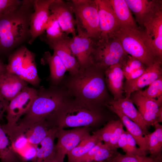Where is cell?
Listing matches in <instances>:
<instances>
[{"mask_svg": "<svg viewBox=\"0 0 162 162\" xmlns=\"http://www.w3.org/2000/svg\"><path fill=\"white\" fill-rule=\"evenodd\" d=\"M34 0H23L16 8L0 16V56H9L30 40V21Z\"/></svg>", "mask_w": 162, "mask_h": 162, "instance_id": "cell-1", "label": "cell"}, {"mask_svg": "<svg viewBox=\"0 0 162 162\" xmlns=\"http://www.w3.org/2000/svg\"><path fill=\"white\" fill-rule=\"evenodd\" d=\"M105 70L93 64L75 75L65 76L61 84L71 97L89 104L104 105L107 96Z\"/></svg>", "mask_w": 162, "mask_h": 162, "instance_id": "cell-2", "label": "cell"}, {"mask_svg": "<svg viewBox=\"0 0 162 162\" xmlns=\"http://www.w3.org/2000/svg\"><path fill=\"white\" fill-rule=\"evenodd\" d=\"M100 106L70 97L46 120L51 128L88 126L92 128L99 124L103 120Z\"/></svg>", "mask_w": 162, "mask_h": 162, "instance_id": "cell-3", "label": "cell"}, {"mask_svg": "<svg viewBox=\"0 0 162 162\" xmlns=\"http://www.w3.org/2000/svg\"><path fill=\"white\" fill-rule=\"evenodd\" d=\"M36 97L30 107L13 128L18 134L22 135L31 126L46 120L70 97L62 85L37 90Z\"/></svg>", "mask_w": 162, "mask_h": 162, "instance_id": "cell-4", "label": "cell"}, {"mask_svg": "<svg viewBox=\"0 0 162 162\" xmlns=\"http://www.w3.org/2000/svg\"><path fill=\"white\" fill-rule=\"evenodd\" d=\"M115 37L118 39L128 54L139 60L146 67L158 59L154 55L145 32L120 28Z\"/></svg>", "mask_w": 162, "mask_h": 162, "instance_id": "cell-5", "label": "cell"}, {"mask_svg": "<svg viewBox=\"0 0 162 162\" xmlns=\"http://www.w3.org/2000/svg\"><path fill=\"white\" fill-rule=\"evenodd\" d=\"M35 54L24 45H21L8 56L6 72L16 75L28 83L37 87L41 80L38 75Z\"/></svg>", "mask_w": 162, "mask_h": 162, "instance_id": "cell-6", "label": "cell"}, {"mask_svg": "<svg viewBox=\"0 0 162 162\" xmlns=\"http://www.w3.org/2000/svg\"><path fill=\"white\" fill-rule=\"evenodd\" d=\"M128 55L114 37L94 40L91 57L93 64L105 70L112 65L121 64Z\"/></svg>", "mask_w": 162, "mask_h": 162, "instance_id": "cell-7", "label": "cell"}, {"mask_svg": "<svg viewBox=\"0 0 162 162\" xmlns=\"http://www.w3.org/2000/svg\"><path fill=\"white\" fill-rule=\"evenodd\" d=\"M76 26L94 40L99 38L98 6L96 0H71Z\"/></svg>", "mask_w": 162, "mask_h": 162, "instance_id": "cell-8", "label": "cell"}, {"mask_svg": "<svg viewBox=\"0 0 162 162\" xmlns=\"http://www.w3.org/2000/svg\"><path fill=\"white\" fill-rule=\"evenodd\" d=\"M37 93V90L27 86L10 101L6 111L7 122L1 125L4 130L12 128L16 125L20 117L30 107Z\"/></svg>", "mask_w": 162, "mask_h": 162, "instance_id": "cell-9", "label": "cell"}, {"mask_svg": "<svg viewBox=\"0 0 162 162\" xmlns=\"http://www.w3.org/2000/svg\"><path fill=\"white\" fill-rule=\"evenodd\" d=\"M91 129L88 126L77 127L69 130L58 128L56 152L64 158L65 155L91 136L90 132Z\"/></svg>", "mask_w": 162, "mask_h": 162, "instance_id": "cell-10", "label": "cell"}, {"mask_svg": "<svg viewBox=\"0 0 162 162\" xmlns=\"http://www.w3.org/2000/svg\"><path fill=\"white\" fill-rule=\"evenodd\" d=\"M76 27L77 34L75 36L70 38L68 44L78 61L79 71H82L93 64L91 56L94 40Z\"/></svg>", "mask_w": 162, "mask_h": 162, "instance_id": "cell-11", "label": "cell"}, {"mask_svg": "<svg viewBox=\"0 0 162 162\" xmlns=\"http://www.w3.org/2000/svg\"><path fill=\"white\" fill-rule=\"evenodd\" d=\"M54 0H34V11L31 15L30 30L31 38L28 43L32 44L36 38L45 32L51 14L50 5Z\"/></svg>", "mask_w": 162, "mask_h": 162, "instance_id": "cell-12", "label": "cell"}, {"mask_svg": "<svg viewBox=\"0 0 162 162\" xmlns=\"http://www.w3.org/2000/svg\"><path fill=\"white\" fill-rule=\"evenodd\" d=\"M49 9L51 14L56 17L62 31L68 35L70 34L72 37L75 36L76 22L70 1L54 0L50 5Z\"/></svg>", "mask_w": 162, "mask_h": 162, "instance_id": "cell-13", "label": "cell"}, {"mask_svg": "<svg viewBox=\"0 0 162 162\" xmlns=\"http://www.w3.org/2000/svg\"><path fill=\"white\" fill-rule=\"evenodd\" d=\"M146 37L156 58L162 60V6L144 24Z\"/></svg>", "mask_w": 162, "mask_h": 162, "instance_id": "cell-14", "label": "cell"}, {"mask_svg": "<svg viewBox=\"0 0 162 162\" xmlns=\"http://www.w3.org/2000/svg\"><path fill=\"white\" fill-rule=\"evenodd\" d=\"M96 1L100 32L99 38L115 37L120 28L109 0H96Z\"/></svg>", "mask_w": 162, "mask_h": 162, "instance_id": "cell-15", "label": "cell"}, {"mask_svg": "<svg viewBox=\"0 0 162 162\" xmlns=\"http://www.w3.org/2000/svg\"><path fill=\"white\" fill-rule=\"evenodd\" d=\"M162 61L157 59L154 63L146 68L144 72L137 78L126 80L123 84L125 98H130L133 93L141 90L162 77Z\"/></svg>", "mask_w": 162, "mask_h": 162, "instance_id": "cell-16", "label": "cell"}, {"mask_svg": "<svg viewBox=\"0 0 162 162\" xmlns=\"http://www.w3.org/2000/svg\"><path fill=\"white\" fill-rule=\"evenodd\" d=\"M130 98L136 106L145 122L149 126H153L157 122L158 114L162 106V101L147 98L137 92L131 94Z\"/></svg>", "mask_w": 162, "mask_h": 162, "instance_id": "cell-17", "label": "cell"}, {"mask_svg": "<svg viewBox=\"0 0 162 162\" xmlns=\"http://www.w3.org/2000/svg\"><path fill=\"white\" fill-rule=\"evenodd\" d=\"M70 37L46 44L59 57L64 65L69 75L77 74L80 70L78 61L73 53L68 44Z\"/></svg>", "mask_w": 162, "mask_h": 162, "instance_id": "cell-18", "label": "cell"}, {"mask_svg": "<svg viewBox=\"0 0 162 162\" xmlns=\"http://www.w3.org/2000/svg\"><path fill=\"white\" fill-rule=\"evenodd\" d=\"M104 105L110 106L121 112L140 127L144 136L149 134L148 131L149 126L135 108L130 98L125 97L117 100H113L107 101Z\"/></svg>", "mask_w": 162, "mask_h": 162, "instance_id": "cell-19", "label": "cell"}, {"mask_svg": "<svg viewBox=\"0 0 162 162\" xmlns=\"http://www.w3.org/2000/svg\"><path fill=\"white\" fill-rule=\"evenodd\" d=\"M135 15V20L143 26L146 20L162 6L160 0H125Z\"/></svg>", "mask_w": 162, "mask_h": 162, "instance_id": "cell-20", "label": "cell"}, {"mask_svg": "<svg viewBox=\"0 0 162 162\" xmlns=\"http://www.w3.org/2000/svg\"><path fill=\"white\" fill-rule=\"evenodd\" d=\"M26 81L13 74L7 72L0 74V94L10 101L28 86Z\"/></svg>", "mask_w": 162, "mask_h": 162, "instance_id": "cell-21", "label": "cell"}, {"mask_svg": "<svg viewBox=\"0 0 162 162\" xmlns=\"http://www.w3.org/2000/svg\"><path fill=\"white\" fill-rule=\"evenodd\" d=\"M106 86L114 97V100L124 98L123 80L124 76L121 64L118 63L112 65L104 71Z\"/></svg>", "mask_w": 162, "mask_h": 162, "instance_id": "cell-22", "label": "cell"}, {"mask_svg": "<svg viewBox=\"0 0 162 162\" xmlns=\"http://www.w3.org/2000/svg\"><path fill=\"white\" fill-rule=\"evenodd\" d=\"M43 65L48 64L50 70L48 78L50 86L60 85L64 80L66 69L58 55L55 52L52 55L48 51L45 52L40 60Z\"/></svg>", "mask_w": 162, "mask_h": 162, "instance_id": "cell-23", "label": "cell"}, {"mask_svg": "<svg viewBox=\"0 0 162 162\" xmlns=\"http://www.w3.org/2000/svg\"><path fill=\"white\" fill-rule=\"evenodd\" d=\"M120 28L140 30L125 0H109Z\"/></svg>", "mask_w": 162, "mask_h": 162, "instance_id": "cell-24", "label": "cell"}, {"mask_svg": "<svg viewBox=\"0 0 162 162\" xmlns=\"http://www.w3.org/2000/svg\"><path fill=\"white\" fill-rule=\"evenodd\" d=\"M105 106L118 116L123 125L126 128L127 131L134 139L139 148L146 154L148 152V139L146 135L143 136L144 134L140 127L120 111L110 106Z\"/></svg>", "mask_w": 162, "mask_h": 162, "instance_id": "cell-25", "label": "cell"}, {"mask_svg": "<svg viewBox=\"0 0 162 162\" xmlns=\"http://www.w3.org/2000/svg\"><path fill=\"white\" fill-rule=\"evenodd\" d=\"M57 130V128L56 127L49 130L47 135L40 143V147L36 149L32 162H45L56 153L54 140Z\"/></svg>", "mask_w": 162, "mask_h": 162, "instance_id": "cell-26", "label": "cell"}, {"mask_svg": "<svg viewBox=\"0 0 162 162\" xmlns=\"http://www.w3.org/2000/svg\"><path fill=\"white\" fill-rule=\"evenodd\" d=\"M0 159L1 162H26L13 146L8 135L0 125Z\"/></svg>", "mask_w": 162, "mask_h": 162, "instance_id": "cell-27", "label": "cell"}, {"mask_svg": "<svg viewBox=\"0 0 162 162\" xmlns=\"http://www.w3.org/2000/svg\"><path fill=\"white\" fill-rule=\"evenodd\" d=\"M51 128L46 120L30 126L22 136L26 139L30 145L36 150L38 146L47 135Z\"/></svg>", "mask_w": 162, "mask_h": 162, "instance_id": "cell-28", "label": "cell"}, {"mask_svg": "<svg viewBox=\"0 0 162 162\" xmlns=\"http://www.w3.org/2000/svg\"><path fill=\"white\" fill-rule=\"evenodd\" d=\"M44 35L42 34L40 37L41 39L46 43L65 39L69 37L62 31L56 17L51 14Z\"/></svg>", "mask_w": 162, "mask_h": 162, "instance_id": "cell-29", "label": "cell"}, {"mask_svg": "<svg viewBox=\"0 0 162 162\" xmlns=\"http://www.w3.org/2000/svg\"><path fill=\"white\" fill-rule=\"evenodd\" d=\"M100 141L93 134L79 144L67 154L68 162H77Z\"/></svg>", "mask_w": 162, "mask_h": 162, "instance_id": "cell-30", "label": "cell"}, {"mask_svg": "<svg viewBox=\"0 0 162 162\" xmlns=\"http://www.w3.org/2000/svg\"><path fill=\"white\" fill-rule=\"evenodd\" d=\"M155 130L145 135L148 139L147 152L150 157H154L161 153L162 149V125L155 122L153 125Z\"/></svg>", "mask_w": 162, "mask_h": 162, "instance_id": "cell-31", "label": "cell"}, {"mask_svg": "<svg viewBox=\"0 0 162 162\" xmlns=\"http://www.w3.org/2000/svg\"><path fill=\"white\" fill-rule=\"evenodd\" d=\"M117 148L104 144L95 154L86 162L110 161L119 153Z\"/></svg>", "mask_w": 162, "mask_h": 162, "instance_id": "cell-32", "label": "cell"}, {"mask_svg": "<svg viewBox=\"0 0 162 162\" xmlns=\"http://www.w3.org/2000/svg\"><path fill=\"white\" fill-rule=\"evenodd\" d=\"M136 92L147 98L162 101V77L152 82L146 89Z\"/></svg>", "mask_w": 162, "mask_h": 162, "instance_id": "cell-33", "label": "cell"}, {"mask_svg": "<svg viewBox=\"0 0 162 162\" xmlns=\"http://www.w3.org/2000/svg\"><path fill=\"white\" fill-rule=\"evenodd\" d=\"M120 64L124 76L141 68L146 67L139 60L128 54Z\"/></svg>", "mask_w": 162, "mask_h": 162, "instance_id": "cell-34", "label": "cell"}, {"mask_svg": "<svg viewBox=\"0 0 162 162\" xmlns=\"http://www.w3.org/2000/svg\"><path fill=\"white\" fill-rule=\"evenodd\" d=\"M112 130L108 146L117 148L118 141L124 130L123 125L121 120H112Z\"/></svg>", "mask_w": 162, "mask_h": 162, "instance_id": "cell-35", "label": "cell"}, {"mask_svg": "<svg viewBox=\"0 0 162 162\" xmlns=\"http://www.w3.org/2000/svg\"><path fill=\"white\" fill-rule=\"evenodd\" d=\"M112 120L109 121L104 126L93 133L100 141H103L104 144L108 145L112 130Z\"/></svg>", "mask_w": 162, "mask_h": 162, "instance_id": "cell-36", "label": "cell"}, {"mask_svg": "<svg viewBox=\"0 0 162 162\" xmlns=\"http://www.w3.org/2000/svg\"><path fill=\"white\" fill-rule=\"evenodd\" d=\"M127 147L126 154L141 156H146V154L136 147V141L132 136L127 131Z\"/></svg>", "mask_w": 162, "mask_h": 162, "instance_id": "cell-37", "label": "cell"}, {"mask_svg": "<svg viewBox=\"0 0 162 162\" xmlns=\"http://www.w3.org/2000/svg\"><path fill=\"white\" fill-rule=\"evenodd\" d=\"M22 0H0V16L18 7Z\"/></svg>", "mask_w": 162, "mask_h": 162, "instance_id": "cell-38", "label": "cell"}, {"mask_svg": "<svg viewBox=\"0 0 162 162\" xmlns=\"http://www.w3.org/2000/svg\"><path fill=\"white\" fill-rule=\"evenodd\" d=\"M145 156L119 153L109 162H141Z\"/></svg>", "mask_w": 162, "mask_h": 162, "instance_id": "cell-39", "label": "cell"}, {"mask_svg": "<svg viewBox=\"0 0 162 162\" xmlns=\"http://www.w3.org/2000/svg\"><path fill=\"white\" fill-rule=\"evenodd\" d=\"M127 147V131L124 130L119 138L117 143V148H121L125 152Z\"/></svg>", "mask_w": 162, "mask_h": 162, "instance_id": "cell-40", "label": "cell"}, {"mask_svg": "<svg viewBox=\"0 0 162 162\" xmlns=\"http://www.w3.org/2000/svg\"><path fill=\"white\" fill-rule=\"evenodd\" d=\"M9 101L4 99L0 94V120L3 119L4 114L6 111Z\"/></svg>", "mask_w": 162, "mask_h": 162, "instance_id": "cell-41", "label": "cell"}, {"mask_svg": "<svg viewBox=\"0 0 162 162\" xmlns=\"http://www.w3.org/2000/svg\"><path fill=\"white\" fill-rule=\"evenodd\" d=\"M141 162H162L161 153L154 157L145 156Z\"/></svg>", "mask_w": 162, "mask_h": 162, "instance_id": "cell-42", "label": "cell"}, {"mask_svg": "<svg viewBox=\"0 0 162 162\" xmlns=\"http://www.w3.org/2000/svg\"><path fill=\"white\" fill-rule=\"evenodd\" d=\"M64 158L56 152L51 158L45 162H64Z\"/></svg>", "mask_w": 162, "mask_h": 162, "instance_id": "cell-43", "label": "cell"}, {"mask_svg": "<svg viewBox=\"0 0 162 162\" xmlns=\"http://www.w3.org/2000/svg\"><path fill=\"white\" fill-rule=\"evenodd\" d=\"M6 66L7 64H4L0 59V74L6 72Z\"/></svg>", "mask_w": 162, "mask_h": 162, "instance_id": "cell-44", "label": "cell"}, {"mask_svg": "<svg viewBox=\"0 0 162 162\" xmlns=\"http://www.w3.org/2000/svg\"><path fill=\"white\" fill-rule=\"evenodd\" d=\"M162 122V107L160 108L159 110L156 122L158 123L161 122Z\"/></svg>", "mask_w": 162, "mask_h": 162, "instance_id": "cell-45", "label": "cell"}, {"mask_svg": "<svg viewBox=\"0 0 162 162\" xmlns=\"http://www.w3.org/2000/svg\"><path fill=\"white\" fill-rule=\"evenodd\" d=\"M109 162L107 161H103V162Z\"/></svg>", "mask_w": 162, "mask_h": 162, "instance_id": "cell-46", "label": "cell"}]
</instances>
